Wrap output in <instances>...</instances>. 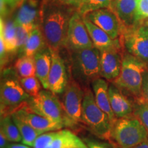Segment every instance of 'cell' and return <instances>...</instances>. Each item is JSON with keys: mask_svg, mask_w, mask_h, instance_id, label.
I'll use <instances>...</instances> for the list:
<instances>
[{"mask_svg": "<svg viewBox=\"0 0 148 148\" xmlns=\"http://www.w3.org/2000/svg\"><path fill=\"white\" fill-rule=\"evenodd\" d=\"M76 11L58 0H41L38 26L51 50L59 52L66 48L70 21Z\"/></svg>", "mask_w": 148, "mask_h": 148, "instance_id": "cell-1", "label": "cell"}, {"mask_svg": "<svg viewBox=\"0 0 148 148\" xmlns=\"http://www.w3.org/2000/svg\"><path fill=\"white\" fill-rule=\"evenodd\" d=\"M90 47H94V45L85 25L84 17L76 11L70 21L66 49L73 50Z\"/></svg>", "mask_w": 148, "mask_h": 148, "instance_id": "cell-12", "label": "cell"}, {"mask_svg": "<svg viewBox=\"0 0 148 148\" xmlns=\"http://www.w3.org/2000/svg\"><path fill=\"white\" fill-rule=\"evenodd\" d=\"M84 21L94 47L99 49V51H102L114 47V46L121 45L119 38H117V39L111 38L109 35L106 34L104 31L85 17H84Z\"/></svg>", "mask_w": 148, "mask_h": 148, "instance_id": "cell-19", "label": "cell"}, {"mask_svg": "<svg viewBox=\"0 0 148 148\" xmlns=\"http://www.w3.org/2000/svg\"><path fill=\"white\" fill-rule=\"evenodd\" d=\"M36 76L41 83L42 87L48 89V76L51 64V51L47 47L34 56Z\"/></svg>", "mask_w": 148, "mask_h": 148, "instance_id": "cell-20", "label": "cell"}, {"mask_svg": "<svg viewBox=\"0 0 148 148\" xmlns=\"http://www.w3.org/2000/svg\"><path fill=\"white\" fill-rule=\"evenodd\" d=\"M140 21H141L142 23H144L145 25H147V26L148 27V18H145V19H143V20H140Z\"/></svg>", "mask_w": 148, "mask_h": 148, "instance_id": "cell-40", "label": "cell"}, {"mask_svg": "<svg viewBox=\"0 0 148 148\" xmlns=\"http://www.w3.org/2000/svg\"><path fill=\"white\" fill-rule=\"evenodd\" d=\"M73 78L83 86H88L100 77V51L90 47L69 50Z\"/></svg>", "mask_w": 148, "mask_h": 148, "instance_id": "cell-2", "label": "cell"}, {"mask_svg": "<svg viewBox=\"0 0 148 148\" xmlns=\"http://www.w3.org/2000/svg\"><path fill=\"white\" fill-rule=\"evenodd\" d=\"M86 145L88 148H114L111 143L98 141L95 140L87 139L85 140Z\"/></svg>", "mask_w": 148, "mask_h": 148, "instance_id": "cell-34", "label": "cell"}, {"mask_svg": "<svg viewBox=\"0 0 148 148\" xmlns=\"http://www.w3.org/2000/svg\"><path fill=\"white\" fill-rule=\"evenodd\" d=\"M84 90L78 82L71 78L64 90L62 106L65 113L72 121H82V102Z\"/></svg>", "mask_w": 148, "mask_h": 148, "instance_id": "cell-10", "label": "cell"}, {"mask_svg": "<svg viewBox=\"0 0 148 148\" xmlns=\"http://www.w3.org/2000/svg\"><path fill=\"white\" fill-rule=\"evenodd\" d=\"M9 140L7 138L3 135V133L0 132V147L1 148H6L9 144Z\"/></svg>", "mask_w": 148, "mask_h": 148, "instance_id": "cell-37", "label": "cell"}, {"mask_svg": "<svg viewBox=\"0 0 148 148\" xmlns=\"http://www.w3.org/2000/svg\"><path fill=\"white\" fill-rule=\"evenodd\" d=\"M147 138V130L134 115L117 119L111 130L110 141L120 148H133Z\"/></svg>", "mask_w": 148, "mask_h": 148, "instance_id": "cell-4", "label": "cell"}, {"mask_svg": "<svg viewBox=\"0 0 148 148\" xmlns=\"http://www.w3.org/2000/svg\"><path fill=\"white\" fill-rule=\"evenodd\" d=\"M16 23L14 20L1 17L0 20V37L3 38L8 53L17 51V41L16 34Z\"/></svg>", "mask_w": 148, "mask_h": 148, "instance_id": "cell-21", "label": "cell"}, {"mask_svg": "<svg viewBox=\"0 0 148 148\" xmlns=\"http://www.w3.org/2000/svg\"><path fill=\"white\" fill-rule=\"evenodd\" d=\"M91 85L96 103L99 107V108L108 116L111 123L113 125L117 118L114 116L113 111L110 106L108 95V83L105 79L99 77L94 80Z\"/></svg>", "mask_w": 148, "mask_h": 148, "instance_id": "cell-17", "label": "cell"}, {"mask_svg": "<svg viewBox=\"0 0 148 148\" xmlns=\"http://www.w3.org/2000/svg\"><path fill=\"white\" fill-rule=\"evenodd\" d=\"M148 18V0H137L136 21Z\"/></svg>", "mask_w": 148, "mask_h": 148, "instance_id": "cell-33", "label": "cell"}, {"mask_svg": "<svg viewBox=\"0 0 148 148\" xmlns=\"http://www.w3.org/2000/svg\"><path fill=\"white\" fill-rule=\"evenodd\" d=\"M6 148H31L30 146H28L27 145H21V144H13V143H10L7 146Z\"/></svg>", "mask_w": 148, "mask_h": 148, "instance_id": "cell-38", "label": "cell"}, {"mask_svg": "<svg viewBox=\"0 0 148 148\" xmlns=\"http://www.w3.org/2000/svg\"><path fill=\"white\" fill-rule=\"evenodd\" d=\"M125 50L121 45L100 51V77L114 82L121 73Z\"/></svg>", "mask_w": 148, "mask_h": 148, "instance_id": "cell-11", "label": "cell"}, {"mask_svg": "<svg viewBox=\"0 0 148 148\" xmlns=\"http://www.w3.org/2000/svg\"><path fill=\"white\" fill-rule=\"evenodd\" d=\"M58 1H60L61 3H64V4L75 7L77 10H78L81 2H82V0H58Z\"/></svg>", "mask_w": 148, "mask_h": 148, "instance_id": "cell-36", "label": "cell"}, {"mask_svg": "<svg viewBox=\"0 0 148 148\" xmlns=\"http://www.w3.org/2000/svg\"><path fill=\"white\" fill-rule=\"evenodd\" d=\"M14 67L20 77H28L36 75L34 57L23 56L16 61Z\"/></svg>", "mask_w": 148, "mask_h": 148, "instance_id": "cell-26", "label": "cell"}, {"mask_svg": "<svg viewBox=\"0 0 148 148\" xmlns=\"http://www.w3.org/2000/svg\"><path fill=\"white\" fill-rule=\"evenodd\" d=\"M108 95L111 108L117 119L132 116L134 114V105L114 84L109 85Z\"/></svg>", "mask_w": 148, "mask_h": 148, "instance_id": "cell-15", "label": "cell"}, {"mask_svg": "<svg viewBox=\"0 0 148 148\" xmlns=\"http://www.w3.org/2000/svg\"><path fill=\"white\" fill-rule=\"evenodd\" d=\"M84 17L104 31L112 39L119 38L125 25L110 8H101L92 11Z\"/></svg>", "mask_w": 148, "mask_h": 148, "instance_id": "cell-9", "label": "cell"}, {"mask_svg": "<svg viewBox=\"0 0 148 148\" xmlns=\"http://www.w3.org/2000/svg\"><path fill=\"white\" fill-rule=\"evenodd\" d=\"M82 121L89 127L94 134L110 141L112 123L108 116L97 106L93 92L88 88L84 89Z\"/></svg>", "mask_w": 148, "mask_h": 148, "instance_id": "cell-5", "label": "cell"}, {"mask_svg": "<svg viewBox=\"0 0 148 148\" xmlns=\"http://www.w3.org/2000/svg\"><path fill=\"white\" fill-rule=\"evenodd\" d=\"M31 97L22 87L19 79L5 77L1 81L0 88L1 116L11 114L25 106Z\"/></svg>", "mask_w": 148, "mask_h": 148, "instance_id": "cell-8", "label": "cell"}, {"mask_svg": "<svg viewBox=\"0 0 148 148\" xmlns=\"http://www.w3.org/2000/svg\"><path fill=\"white\" fill-rule=\"evenodd\" d=\"M58 131L42 133L35 140L33 148H48L56 136Z\"/></svg>", "mask_w": 148, "mask_h": 148, "instance_id": "cell-31", "label": "cell"}, {"mask_svg": "<svg viewBox=\"0 0 148 148\" xmlns=\"http://www.w3.org/2000/svg\"><path fill=\"white\" fill-rule=\"evenodd\" d=\"M12 119H13L14 123L17 126L18 130H19L20 134L22 137V143L25 145H27L30 147H33L35 140L41 134L40 133L37 132L34 128H32L30 125L27 123L22 121L19 118L14 115L13 114H11Z\"/></svg>", "mask_w": 148, "mask_h": 148, "instance_id": "cell-24", "label": "cell"}, {"mask_svg": "<svg viewBox=\"0 0 148 148\" xmlns=\"http://www.w3.org/2000/svg\"><path fill=\"white\" fill-rule=\"evenodd\" d=\"M142 100L148 104V68L143 74L142 84Z\"/></svg>", "mask_w": 148, "mask_h": 148, "instance_id": "cell-35", "label": "cell"}, {"mask_svg": "<svg viewBox=\"0 0 148 148\" xmlns=\"http://www.w3.org/2000/svg\"><path fill=\"white\" fill-rule=\"evenodd\" d=\"M134 115L138 118L148 132V104L142 99L136 100L134 104Z\"/></svg>", "mask_w": 148, "mask_h": 148, "instance_id": "cell-30", "label": "cell"}, {"mask_svg": "<svg viewBox=\"0 0 148 148\" xmlns=\"http://www.w3.org/2000/svg\"><path fill=\"white\" fill-rule=\"evenodd\" d=\"M133 148H148V138L141 143H140L139 145L135 146Z\"/></svg>", "mask_w": 148, "mask_h": 148, "instance_id": "cell-39", "label": "cell"}, {"mask_svg": "<svg viewBox=\"0 0 148 148\" xmlns=\"http://www.w3.org/2000/svg\"><path fill=\"white\" fill-rule=\"evenodd\" d=\"M124 50L148 64V27L138 21L125 26L119 37Z\"/></svg>", "mask_w": 148, "mask_h": 148, "instance_id": "cell-7", "label": "cell"}, {"mask_svg": "<svg viewBox=\"0 0 148 148\" xmlns=\"http://www.w3.org/2000/svg\"><path fill=\"white\" fill-rule=\"evenodd\" d=\"M48 148H88L77 135L69 130H60Z\"/></svg>", "mask_w": 148, "mask_h": 148, "instance_id": "cell-22", "label": "cell"}, {"mask_svg": "<svg viewBox=\"0 0 148 148\" xmlns=\"http://www.w3.org/2000/svg\"><path fill=\"white\" fill-rule=\"evenodd\" d=\"M23 0H0L1 17L4 18L10 12L17 9Z\"/></svg>", "mask_w": 148, "mask_h": 148, "instance_id": "cell-32", "label": "cell"}, {"mask_svg": "<svg viewBox=\"0 0 148 148\" xmlns=\"http://www.w3.org/2000/svg\"><path fill=\"white\" fill-rule=\"evenodd\" d=\"M10 142H22V137L11 114L1 116V131Z\"/></svg>", "mask_w": 148, "mask_h": 148, "instance_id": "cell-25", "label": "cell"}, {"mask_svg": "<svg viewBox=\"0 0 148 148\" xmlns=\"http://www.w3.org/2000/svg\"><path fill=\"white\" fill-rule=\"evenodd\" d=\"M51 51V64L48 76V89L56 94L64 92L68 81L66 66L58 51Z\"/></svg>", "mask_w": 148, "mask_h": 148, "instance_id": "cell-13", "label": "cell"}, {"mask_svg": "<svg viewBox=\"0 0 148 148\" xmlns=\"http://www.w3.org/2000/svg\"><path fill=\"white\" fill-rule=\"evenodd\" d=\"M12 114L25 122L40 134L60 130L64 127L61 123H56L32 112L27 108L26 104L14 111Z\"/></svg>", "mask_w": 148, "mask_h": 148, "instance_id": "cell-14", "label": "cell"}, {"mask_svg": "<svg viewBox=\"0 0 148 148\" xmlns=\"http://www.w3.org/2000/svg\"><path fill=\"white\" fill-rule=\"evenodd\" d=\"M26 106L34 113L63 125L71 120L66 114L62 103L56 93L49 90H41L36 96L31 97Z\"/></svg>", "mask_w": 148, "mask_h": 148, "instance_id": "cell-6", "label": "cell"}, {"mask_svg": "<svg viewBox=\"0 0 148 148\" xmlns=\"http://www.w3.org/2000/svg\"><path fill=\"white\" fill-rule=\"evenodd\" d=\"M136 8L137 0H113L110 7L127 27L136 23Z\"/></svg>", "mask_w": 148, "mask_h": 148, "instance_id": "cell-18", "label": "cell"}, {"mask_svg": "<svg viewBox=\"0 0 148 148\" xmlns=\"http://www.w3.org/2000/svg\"><path fill=\"white\" fill-rule=\"evenodd\" d=\"M147 68L148 64L125 51L121 73L112 84L133 96L136 101L142 99L143 74Z\"/></svg>", "mask_w": 148, "mask_h": 148, "instance_id": "cell-3", "label": "cell"}, {"mask_svg": "<svg viewBox=\"0 0 148 148\" xmlns=\"http://www.w3.org/2000/svg\"><path fill=\"white\" fill-rule=\"evenodd\" d=\"M41 0H23L17 8L14 20L16 24L39 25Z\"/></svg>", "mask_w": 148, "mask_h": 148, "instance_id": "cell-16", "label": "cell"}, {"mask_svg": "<svg viewBox=\"0 0 148 148\" xmlns=\"http://www.w3.org/2000/svg\"><path fill=\"white\" fill-rule=\"evenodd\" d=\"M22 87L30 97H35L40 91V82L36 75L28 77H20Z\"/></svg>", "mask_w": 148, "mask_h": 148, "instance_id": "cell-28", "label": "cell"}, {"mask_svg": "<svg viewBox=\"0 0 148 148\" xmlns=\"http://www.w3.org/2000/svg\"><path fill=\"white\" fill-rule=\"evenodd\" d=\"M113 0H82L77 11L84 16L92 11L101 8H110Z\"/></svg>", "mask_w": 148, "mask_h": 148, "instance_id": "cell-27", "label": "cell"}, {"mask_svg": "<svg viewBox=\"0 0 148 148\" xmlns=\"http://www.w3.org/2000/svg\"><path fill=\"white\" fill-rule=\"evenodd\" d=\"M47 47V45L41 29L38 25H36L29 34L28 39L22 51L23 56L34 57L37 53Z\"/></svg>", "mask_w": 148, "mask_h": 148, "instance_id": "cell-23", "label": "cell"}, {"mask_svg": "<svg viewBox=\"0 0 148 148\" xmlns=\"http://www.w3.org/2000/svg\"><path fill=\"white\" fill-rule=\"evenodd\" d=\"M36 26V25H32V24H27V25L16 24V41H17V51L23 50L24 46L28 39L29 34Z\"/></svg>", "mask_w": 148, "mask_h": 148, "instance_id": "cell-29", "label": "cell"}]
</instances>
